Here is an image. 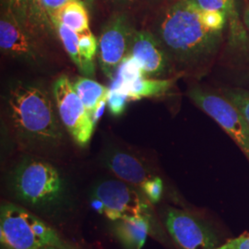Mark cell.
I'll return each mask as SVG.
<instances>
[{"label": "cell", "instance_id": "cell-1", "mask_svg": "<svg viewBox=\"0 0 249 249\" xmlns=\"http://www.w3.org/2000/svg\"><path fill=\"white\" fill-rule=\"evenodd\" d=\"M7 109L12 131L24 149L49 151L62 145L64 125L44 88L18 82L9 90Z\"/></svg>", "mask_w": 249, "mask_h": 249}, {"label": "cell", "instance_id": "cell-2", "mask_svg": "<svg viewBox=\"0 0 249 249\" xmlns=\"http://www.w3.org/2000/svg\"><path fill=\"white\" fill-rule=\"evenodd\" d=\"M200 12L195 0H178L161 15L156 36L172 60L195 65L210 58L219 49L223 34L205 26Z\"/></svg>", "mask_w": 249, "mask_h": 249}, {"label": "cell", "instance_id": "cell-3", "mask_svg": "<svg viewBox=\"0 0 249 249\" xmlns=\"http://www.w3.org/2000/svg\"><path fill=\"white\" fill-rule=\"evenodd\" d=\"M9 190L18 203L29 210L52 213L65 203L66 185L51 162L25 157L10 172Z\"/></svg>", "mask_w": 249, "mask_h": 249}, {"label": "cell", "instance_id": "cell-4", "mask_svg": "<svg viewBox=\"0 0 249 249\" xmlns=\"http://www.w3.org/2000/svg\"><path fill=\"white\" fill-rule=\"evenodd\" d=\"M0 249H86L22 205L0 206Z\"/></svg>", "mask_w": 249, "mask_h": 249}, {"label": "cell", "instance_id": "cell-5", "mask_svg": "<svg viewBox=\"0 0 249 249\" xmlns=\"http://www.w3.org/2000/svg\"><path fill=\"white\" fill-rule=\"evenodd\" d=\"M91 205L99 213L115 222L134 216L153 218L151 203L137 187L120 179H107L92 188Z\"/></svg>", "mask_w": 249, "mask_h": 249}, {"label": "cell", "instance_id": "cell-6", "mask_svg": "<svg viewBox=\"0 0 249 249\" xmlns=\"http://www.w3.org/2000/svg\"><path fill=\"white\" fill-rule=\"evenodd\" d=\"M188 96L229 135L249 161V124L240 110L223 94L198 86L189 89Z\"/></svg>", "mask_w": 249, "mask_h": 249}, {"label": "cell", "instance_id": "cell-7", "mask_svg": "<svg viewBox=\"0 0 249 249\" xmlns=\"http://www.w3.org/2000/svg\"><path fill=\"white\" fill-rule=\"evenodd\" d=\"M53 96L64 128L79 146L85 147L92 137L95 124L68 76L62 75L54 81Z\"/></svg>", "mask_w": 249, "mask_h": 249}, {"label": "cell", "instance_id": "cell-8", "mask_svg": "<svg viewBox=\"0 0 249 249\" xmlns=\"http://www.w3.org/2000/svg\"><path fill=\"white\" fill-rule=\"evenodd\" d=\"M135 30L124 13L114 14L102 28L97 55L100 68L108 79H115L120 64L128 55Z\"/></svg>", "mask_w": 249, "mask_h": 249}, {"label": "cell", "instance_id": "cell-9", "mask_svg": "<svg viewBox=\"0 0 249 249\" xmlns=\"http://www.w3.org/2000/svg\"><path fill=\"white\" fill-rule=\"evenodd\" d=\"M162 222L178 249H216L220 240L204 222L184 210L170 207Z\"/></svg>", "mask_w": 249, "mask_h": 249}, {"label": "cell", "instance_id": "cell-10", "mask_svg": "<svg viewBox=\"0 0 249 249\" xmlns=\"http://www.w3.org/2000/svg\"><path fill=\"white\" fill-rule=\"evenodd\" d=\"M128 55L139 63L146 78H157L169 73V54L156 35L146 30H135Z\"/></svg>", "mask_w": 249, "mask_h": 249}, {"label": "cell", "instance_id": "cell-11", "mask_svg": "<svg viewBox=\"0 0 249 249\" xmlns=\"http://www.w3.org/2000/svg\"><path fill=\"white\" fill-rule=\"evenodd\" d=\"M0 48L2 53L13 58L35 61L36 45L27 33L26 27L12 9L4 7L0 18Z\"/></svg>", "mask_w": 249, "mask_h": 249}, {"label": "cell", "instance_id": "cell-12", "mask_svg": "<svg viewBox=\"0 0 249 249\" xmlns=\"http://www.w3.org/2000/svg\"><path fill=\"white\" fill-rule=\"evenodd\" d=\"M103 161L116 178L138 188L142 187L149 178L155 176L135 154L117 148L107 150Z\"/></svg>", "mask_w": 249, "mask_h": 249}, {"label": "cell", "instance_id": "cell-13", "mask_svg": "<svg viewBox=\"0 0 249 249\" xmlns=\"http://www.w3.org/2000/svg\"><path fill=\"white\" fill-rule=\"evenodd\" d=\"M153 218L134 216L114 222L113 233L124 249H142L153 229Z\"/></svg>", "mask_w": 249, "mask_h": 249}, {"label": "cell", "instance_id": "cell-14", "mask_svg": "<svg viewBox=\"0 0 249 249\" xmlns=\"http://www.w3.org/2000/svg\"><path fill=\"white\" fill-rule=\"evenodd\" d=\"M175 80L173 79H154L143 77L120 88L113 89H122L129 101H140L143 98L159 97L164 95L173 88Z\"/></svg>", "mask_w": 249, "mask_h": 249}, {"label": "cell", "instance_id": "cell-15", "mask_svg": "<svg viewBox=\"0 0 249 249\" xmlns=\"http://www.w3.org/2000/svg\"><path fill=\"white\" fill-rule=\"evenodd\" d=\"M73 87L91 117L99 105L109 95V88L87 77H80L73 83Z\"/></svg>", "mask_w": 249, "mask_h": 249}, {"label": "cell", "instance_id": "cell-16", "mask_svg": "<svg viewBox=\"0 0 249 249\" xmlns=\"http://www.w3.org/2000/svg\"><path fill=\"white\" fill-rule=\"evenodd\" d=\"M55 21L81 35L89 30L88 8L79 0H71L63 7L53 24Z\"/></svg>", "mask_w": 249, "mask_h": 249}, {"label": "cell", "instance_id": "cell-17", "mask_svg": "<svg viewBox=\"0 0 249 249\" xmlns=\"http://www.w3.org/2000/svg\"><path fill=\"white\" fill-rule=\"evenodd\" d=\"M53 27L56 30L63 46H64L66 52L69 54V56L71 57L72 62L76 65V67L78 68L80 73L83 74L84 73V64H83L80 53V45H79L80 36H79V34L75 33L74 31H72L71 29L65 26L64 24L58 22V21H55L53 24Z\"/></svg>", "mask_w": 249, "mask_h": 249}, {"label": "cell", "instance_id": "cell-18", "mask_svg": "<svg viewBox=\"0 0 249 249\" xmlns=\"http://www.w3.org/2000/svg\"><path fill=\"white\" fill-rule=\"evenodd\" d=\"M79 36L80 53L84 64L83 75L85 77H93L95 74L94 57L98 52V41L89 30Z\"/></svg>", "mask_w": 249, "mask_h": 249}, {"label": "cell", "instance_id": "cell-19", "mask_svg": "<svg viewBox=\"0 0 249 249\" xmlns=\"http://www.w3.org/2000/svg\"><path fill=\"white\" fill-rule=\"evenodd\" d=\"M143 77L145 76L139 63L132 56L127 55L120 64L110 88H120Z\"/></svg>", "mask_w": 249, "mask_h": 249}, {"label": "cell", "instance_id": "cell-20", "mask_svg": "<svg viewBox=\"0 0 249 249\" xmlns=\"http://www.w3.org/2000/svg\"><path fill=\"white\" fill-rule=\"evenodd\" d=\"M200 17L205 26L215 33L223 34L224 28L228 23V16L223 11L201 9Z\"/></svg>", "mask_w": 249, "mask_h": 249}, {"label": "cell", "instance_id": "cell-21", "mask_svg": "<svg viewBox=\"0 0 249 249\" xmlns=\"http://www.w3.org/2000/svg\"><path fill=\"white\" fill-rule=\"evenodd\" d=\"M223 94L240 110L249 124V90L240 88H230L224 89Z\"/></svg>", "mask_w": 249, "mask_h": 249}, {"label": "cell", "instance_id": "cell-22", "mask_svg": "<svg viewBox=\"0 0 249 249\" xmlns=\"http://www.w3.org/2000/svg\"><path fill=\"white\" fill-rule=\"evenodd\" d=\"M128 102H130L129 99L122 89L109 88L107 107L112 116H121L124 113Z\"/></svg>", "mask_w": 249, "mask_h": 249}, {"label": "cell", "instance_id": "cell-23", "mask_svg": "<svg viewBox=\"0 0 249 249\" xmlns=\"http://www.w3.org/2000/svg\"><path fill=\"white\" fill-rule=\"evenodd\" d=\"M140 189L151 204H157L162 196L163 184L159 177L154 176L149 178Z\"/></svg>", "mask_w": 249, "mask_h": 249}, {"label": "cell", "instance_id": "cell-24", "mask_svg": "<svg viewBox=\"0 0 249 249\" xmlns=\"http://www.w3.org/2000/svg\"><path fill=\"white\" fill-rule=\"evenodd\" d=\"M195 2L202 10L223 11L228 17L237 11L235 0H195Z\"/></svg>", "mask_w": 249, "mask_h": 249}, {"label": "cell", "instance_id": "cell-25", "mask_svg": "<svg viewBox=\"0 0 249 249\" xmlns=\"http://www.w3.org/2000/svg\"><path fill=\"white\" fill-rule=\"evenodd\" d=\"M32 25L50 24L42 9L41 0H27V22Z\"/></svg>", "mask_w": 249, "mask_h": 249}, {"label": "cell", "instance_id": "cell-26", "mask_svg": "<svg viewBox=\"0 0 249 249\" xmlns=\"http://www.w3.org/2000/svg\"><path fill=\"white\" fill-rule=\"evenodd\" d=\"M70 1L71 0H41L42 9L44 10L45 16L50 22L51 26L57 18V15L63 9V7Z\"/></svg>", "mask_w": 249, "mask_h": 249}, {"label": "cell", "instance_id": "cell-27", "mask_svg": "<svg viewBox=\"0 0 249 249\" xmlns=\"http://www.w3.org/2000/svg\"><path fill=\"white\" fill-rule=\"evenodd\" d=\"M3 2L4 7L12 9L25 25L27 22V0H3Z\"/></svg>", "mask_w": 249, "mask_h": 249}, {"label": "cell", "instance_id": "cell-28", "mask_svg": "<svg viewBox=\"0 0 249 249\" xmlns=\"http://www.w3.org/2000/svg\"><path fill=\"white\" fill-rule=\"evenodd\" d=\"M216 249H249V233L230 239Z\"/></svg>", "mask_w": 249, "mask_h": 249}, {"label": "cell", "instance_id": "cell-29", "mask_svg": "<svg viewBox=\"0 0 249 249\" xmlns=\"http://www.w3.org/2000/svg\"><path fill=\"white\" fill-rule=\"evenodd\" d=\"M107 100H106V101H103V102L99 105L98 107H97L96 110L93 112V114H92V116H91V119H92V121H93V123H94V124H96V123L98 122L100 117H101L102 115H103L104 110H105V107H106V105H107Z\"/></svg>", "mask_w": 249, "mask_h": 249}, {"label": "cell", "instance_id": "cell-30", "mask_svg": "<svg viewBox=\"0 0 249 249\" xmlns=\"http://www.w3.org/2000/svg\"><path fill=\"white\" fill-rule=\"evenodd\" d=\"M110 1L119 7H129L135 3L136 0H110Z\"/></svg>", "mask_w": 249, "mask_h": 249}, {"label": "cell", "instance_id": "cell-31", "mask_svg": "<svg viewBox=\"0 0 249 249\" xmlns=\"http://www.w3.org/2000/svg\"><path fill=\"white\" fill-rule=\"evenodd\" d=\"M243 21L246 28L249 30V6L245 9L244 11V15H243Z\"/></svg>", "mask_w": 249, "mask_h": 249}, {"label": "cell", "instance_id": "cell-32", "mask_svg": "<svg viewBox=\"0 0 249 249\" xmlns=\"http://www.w3.org/2000/svg\"><path fill=\"white\" fill-rule=\"evenodd\" d=\"M79 1H80L81 3H83V4H84L88 9L92 7L93 2H94V0H79Z\"/></svg>", "mask_w": 249, "mask_h": 249}, {"label": "cell", "instance_id": "cell-33", "mask_svg": "<svg viewBox=\"0 0 249 249\" xmlns=\"http://www.w3.org/2000/svg\"><path fill=\"white\" fill-rule=\"evenodd\" d=\"M248 80H249V74H248Z\"/></svg>", "mask_w": 249, "mask_h": 249}]
</instances>
